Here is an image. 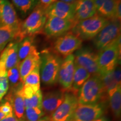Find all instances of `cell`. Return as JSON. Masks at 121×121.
I'll return each mask as SVG.
<instances>
[{
    "label": "cell",
    "mask_w": 121,
    "mask_h": 121,
    "mask_svg": "<svg viewBox=\"0 0 121 121\" xmlns=\"http://www.w3.org/2000/svg\"><path fill=\"white\" fill-rule=\"evenodd\" d=\"M9 88L7 72L0 71V101L6 94Z\"/></svg>",
    "instance_id": "cell-31"
},
{
    "label": "cell",
    "mask_w": 121,
    "mask_h": 121,
    "mask_svg": "<svg viewBox=\"0 0 121 121\" xmlns=\"http://www.w3.org/2000/svg\"><path fill=\"white\" fill-rule=\"evenodd\" d=\"M94 121H109V120L106 117H103H103L99 118L96 119V120H95Z\"/></svg>",
    "instance_id": "cell-38"
},
{
    "label": "cell",
    "mask_w": 121,
    "mask_h": 121,
    "mask_svg": "<svg viewBox=\"0 0 121 121\" xmlns=\"http://www.w3.org/2000/svg\"><path fill=\"white\" fill-rule=\"evenodd\" d=\"M108 95L110 109L115 117L118 118L121 113V85L117 86Z\"/></svg>",
    "instance_id": "cell-24"
},
{
    "label": "cell",
    "mask_w": 121,
    "mask_h": 121,
    "mask_svg": "<svg viewBox=\"0 0 121 121\" xmlns=\"http://www.w3.org/2000/svg\"><path fill=\"white\" fill-rule=\"evenodd\" d=\"M75 65L85 69L90 75L99 76L98 65V54L88 48H80L75 55Z\"/></svg>",
    "instance_id": "cell-8"
},
{
    "label": "cell",
    "mask_w": 121,
    "mask_h": 121,
    "mask_svg": "<svg viewBox=\"0 0 121 121\" xmlns=\"http://www.w3.org/2000/svg\"><path fill=\"white\" fill-rule=\"evenodd\" d=\"M118 20H109L93 39L94 44L98 50H102L121 37V24Z\"/></svg>",
    "instance_id": "cell-6"
},
{
    "label": "cell",
    "mask_w": 121,
    "mask_h": 121,
    "mask_svg": "<svg viewBox=\"0 0 121 121\" xmlns=\"http://www.w3.org/2000/svg\"><path fill=\"white\" fill-rule=\"evenodd\" d=\"M20 121H25V120H24V119H22V120H20ZM37 121H50L49 116H44V117H43L42 118L39 119V120Z\"/></svg>",
    "instance_id": "cell-36"
},
{
    "label": "cell",
    "mask_w": 121,
    "mask_h": 121,
    "mask_svg": "<svg viewBox=\"0 0 121 121\" xmlns=\"http://www.w3.org/2000/svg\"><path fill=\"white\" fill-rule=\"evenodd\" d=\"M56 1L57 0H40V3L39 4L40 6L45 10L50 5H51Z\"/></svg>",
    "instance_id": "cell-33"
},
{
    "label": "cell",
    "mask_w": 121,
    "mask_h": 121,
    "mask_svg": "<svg viewBox=\"0 0 121 121\" xmlns=\"http://www.w3.org/2000/svg\"><path fill=\"white\" fill-rule=\"evenodd\" d=\"M108 22V20L96 13L93 17L76 24L72 28V31L82 40L93 39Z\"/></svg>",
    "instance_id": "cell-4"
},
{
    "label": "cell",
    "mask_w": 121,
    "mask_h": 121,
    "mask_svg": "<svg viewBox=\"0 0 121 121\" xmlns=\"http://www.w3.org/2000/svg\"><path fill=\"white\" fill-rule=\"evenodd\" d=\"M0 112L6 117L13 114V108L10 102L6 100L0 104Z\"/></svg>",
    "instance_id": "cell-32"
},
{
    "label": "cell",
    "mask_w": 121,
    "mask_h": 121,
    "mask_svg": "<svg viewBox=\"0 0 121 121\" xmlns=\"http://www.w3.org/2000/svg\"><path fill=\"white\" fill-rule=\"evenodd\" d=\"M105 107L102 103L78 104L71 121H94L103 116Z\"/></svg>",
    "instance_id": "cell-9"
},
{
    "label": "cell",
    "mask_w": 121,
    "mask_h": 121,
    "mask_svg": "<svg viewBox=\"0 0 121 121\" xmlns=\"http://www.w3.org/2000/svg\"><path fill=\"white\" fill-rule=\"evenodd\" d=\"M121 0L117 1V5H116V20L121 22Z\"/></svg>",
    "instance_id": "cell-34"
},
{
    "label": "cell",
    "mask_w": 121,
    "mask_h": 121,
    "mask_svg": "<svg viewBox=\"0 0 121 121\" xmlns=\"http://www.w3.org/2000/svg\"><path fill=\"white\" fill-rule=\"evenodd\" d=\"M0 121H20V120L13 113V114L10 115V116L4 117Z\"/></svg>",
    "instance_id": "cell-35"
},
{
    "label": "cell",
    "mask_w": 121,
    "mask_h": 121,
    "mask_svg": "<svg viewBox=\"0 0 121 121\" xmlns=\"http://www.w3.org/2000/svg\"><path fill=\"white\" fill-rule=\"evenodd\" d=\"M19 27L0 26V52L11 40H16Z\"/></svg>",
    "instance_id": "cell-23"
},
{
    "label": "cell",
    "mask_w": 121,
    "mask_h": 121,
    "mask_svg": "<svg viewBox=\"0 0 121 121\" xmlns=\"http://www.w3.org/2000/svg\"><path fill=\"white\" fill-rule=\"evenodd\" d=\"M75 4L57 1L45 10L47 17H57L73 21Z\"/></svg>",
    "instance_id": "cell-13"
},
{
    "label": "cell",
    "mask_w": 121,
    "mask_h": 121,
    "mask_svg": "<svg viewBox=\"0 0 121 121\" xmlns=\"http://www.w3.org/2000/svg\"><path fill=\"white\" fill-rule=\"evenodd\" d=\"M82 40L72 33H68L58 38L54 45L57 53L67 57L79 49L82 46Z\"/></svg>",
    "instance_id": "cell-11"
},
{
    "label": "cell",
    "mask_w": 121,
    "mask_h": 121,
    "mask_svg": "<svg viewBox=\"0 0 121 121\" xmlns=\"http://www.w3.org/2000/svg\"><path fill=\"white\" fill-rule=\"evenodd\" d=\"M5 115H4V114H3L2 113H1V112H0V121L1 120V119L4 118V117H5Z\"/></svg>",
    "instance_id": "cell-39"
},
{
    "label": "cell",
    "mask_w": 121,
    "mask_h": 121,
    "mask_svg": "<svg viewBox=\"0 0 121 121\" xmlns=\"http://www.w3.org/2000/svg\"><path fill=\"white\" fill-rule=\"evenodd\" d=\"M78 104L77 96L70 92H66L63 102L51 116V121H71Z\"/></svg>",
    "instance_id": "cell-7"
},
{
    "label": "cell",
    "mask_w": 121,
    "mask_h": 121,
    "mask_svg": "<svg viewBox=\"0 0 121 121\" xmlns=\"http://www.w3.org/2000/svg\"><path fill=\"white\" fill-rule=\"evenodd\" d=\"M40 65L38 66L31 73L27 76L23 84V85L31 87L36 92L40 90Z\"/></svg>",
    "instance_id": "cell-26"
},
{
    "label": "cell",
    "mask_w": 121,
    "mask_h": 121,
    "mask_svg": "<svg viewBox=\"0 0 121 121\" xmlns=\"http://www.w3.org/2000/svg\"><path fill=\"white\" fill-rule=\"evenodd\" d=\"M75 25L73 20L57 17H49L47 19L44 26V32L48 37H58L72 29Z\"/></svg>",
    "instance_id": "cell-10"
},
{
    "label": "cell",
    "mask_w": 121,
    "mask_h": 121,
    "mask_svg": "<svg viewBox=\"0 0 121 121\" xmlns=\"http://www.w3.org/2000/svg\"><path fill=\"white\" fill-rule=\"evenodd\" d=\"M18 46L19 42H10L6 47L2 50L0 56V71L7 72L19 63Z\"/></svg>",
    "instance_id": "cell-14"
},
{
    "label": "cell",
    "mask_w": 121,
    "mask_h": 121,
    "mask_svg": "<svg viewBox=\"0 0 121 121\" xmlns=\"http://www.w3.org/2000/svg\"><path fill=\"white\" fill-rule=\"evenodd\" d=\"M116 1H119V0H115Z\"/></svg>",
    "instance_id": "cell-40"
},
{
    "label": "cell",
    "mask_w": 121,
    "mask_h": 121,
    "mask_svg": "<svg viewBox=\"0 0 121 121\" xmlns=\"http://www.w3.org/2000/svg\"><path fill=\"white\" fill-rule=\"evenodd\" d=\"M42 99H43V95H42L41 90H39L30 98L24 99L25 108H42Z\"/></svg>",
    "instance_id": "cell-29"
},
{
    "label": "cell",
    "mask_w": 121,
    "mask_h": 121,
    "mask_svg": "<svg viewBox=\"0 0 121 121\" xmlns=\"http://www.w3.org/2000/svg\"><path fill=\"white\" fill-rule=\"evenodd\" d=\"M105 93L100 76H92L86 80L78 91V104H90L99 102Z\"/></svg>",
    "instance_id": "cell-3"
},
{
    "label": "cell",
    "mask_w": 121,
    "mask_h": 121,
    "mask_svg": "<svg viewBox=\"0 0 121 121\" xmlns=\"http://www.w3.org/2000/svg\"><path fill=\"white\" fill-rule=\"evenodd\" d=\"M36 1H39V0H36Z\"/></svg>",
    "instance_id": "cell-41"
},
{
    "label": "cell",
    "mask_w": 121,
    "mask_h": 121,
    "mask_svg": "<svg viewBox=\"0 0 121 121\" xmlns=\"http://www.w3.org/2000/svg\"><path fill=\"white\" fill-rule=\"evenodd\" d=\"M45 113L42 108H26L24 113V120L26 121H37L44 117Z\"/></svg>",
    "instance_id": "cell-30"
},
{
    "label": "cell",
    "mask_w": 121,
    "mask_h": 121,
    "mask_svg": "<svg viewBox=\"0 0 121 121\" xmlns=\"http://www.w3.org/2000/svg\"><path fill=\"white\" fill-rule=\"evenodd\" d=\"M41 60L39 53L34 47L31 53L19 64V72L21 82L24 84V80L29 74L31 73L39 65H40Z\"/></svg>",
    "instance_id": "cell-18"
},
{
    "label": "cell",
    "mask_w": 121,
    "mask_h": 121,
    "mask_svg": "<svg viewBox=\"0 0 121 121\" xmlns=\"http://www.w3.org/2000/svg\"><path fill=\"white\" fill-rule=\"evenodd\" d=\"M22 86L16 87L13 90L12 93H10L7 96L6 100L10 102L14 112V114L20 121L24 119L25 113L24 98L21 93V89Z\"/></svg>",
    "instance_id": "cell-19"
},
{
    "label": "cell",
    "mask_w": 121,
    "mask_h": 121,
    "mask_svg": "<svg viewBox=\"0 0 121 121\" xmlns=\"http://www.w3.org/2000/svg\"><path fill=\"white\" fill-rule=\"evenodd\" d=\"M59 1H62V2L69 3V4H75L78 0H59Z\"/></svg>",
    "instance_id": "cell-37"
},
{
    "label": "cell",
    "mask_w": 121,
    "mask_h": 121,
    "mask_svg": "<svg viewBox=\"0 0 121 121\" xmlns=\"http://www.w3.org/2000/svg\"><path fill=\"white\" fill-rule=\"evenodd\" d=\"M47 17L45 10L38 4L23 22H21L16 42H20L28 37H33L43 30L46 22Z\"/></svg>",
    "instance_id": "cell-1"
},
{
    "label": "cell",
    "mask_w": 121,
    "mask_h": 121,
    "mask_svg": "<svg viewBox=\"0 0 121 121\" xmlns=\"http://www.w3.org/2000/svg\"><path fill=\"white\" fill-rule=\"evenodd\" d=\"M19 64H18L12 69H9L7 71V78H8L9 84L14 89L20 86L23 85L21 82L20 76L19 72Z\"/></svg>",
    "instance_id": "cell-28"
},
{
    "label": "cell",
    "mask_w": 121,
    "mask_h": 121,
    "mask_svg": "<svg viewBox=\"0 0 121 121\" xmlns=\"http://www.w3.org/2000/svg\"><path fill=\"white\" fill-rule=\"evenodd\" d=\"M121 37L100 51L98 54V65L100 75L116 69L120 59Z\"/></svg>",
    "instance_id": "cell-5"
},
{
    "label": "cell",
    "mask_w": 121,
    "mask_h": 121,
    "mask_svg": "<svg viewBox=\"0 0 121 121\" xmlns=\"http://www.w3.org/2000/svg\"><path fill=\"white\" fill-rule=\"evenodd\" d=\"M11 1L15 6L24 15L33 10L39 4L36 0H11Z\"/></svg>",
    "instance_id": "cell-27"
},
{
    "label": "cell",
    "mask_w": 121,
    "mask_h": 121,
    "mask_svg": "<svg viewBox=\"0 0 121 121\" xmlns=\"http://www.w3.org/2000/svg\"><path fill=\"white\" fill-rule=\"evenodd\" d=\"M94 1L96 14L109 21L116 20L117 1L115 0H94Z\"/></svg>",
    "instance_id": "cell-20"
},
{
    "label": "cell",
    "mask_w": 121,
    "mask_h": 121,
    "mask_svg": "<svg viewBox=\"0 0 121 121\" xmlns=\"http://www.w3.org/2000/svg\"><path fill=\"white\" fill-rule=\"evenodd\" d=\"M100 78L102 80L105 93H110L119 85H121V73L120 68L116 67L111 71L100 74Z\"/></svg>",
    "instance_id": "cell-21"
},
{
    "label": "cell",
    "mask_w": 121,
    "mask_h": 121,
    "mask_svg": "<svg viewBox=\"0 0 121 121\" xmlns=\"http://www.w3.org/2000/svg\"><path fill=\"white\" fill-rule=\"evenodd\" d=\"M75 69V57L72 54L62 61L58 72V81L65 92H69L71 88Z\"/></svg>",
    "instance_id": "cell-12"
},
{
    "label": "cell",
    "mask_w": 121,
    "mask_h": 121,
    "mask_svg": "<svg viewBox=\"0 0 121 121\" xmlns=\"http://www.w3.org/2000/svg\"><path fill=\"white\" fill-rule=\"evenodd\" d=\"M66 92L63 90H56L47 93L43 96L42 109L47 114L51 116L63 102Z\"/></svg>",
    "instance_id": "cell-16"
},
{
    "label": "cell",
    "mask_w": 121,
    "mask_h": 121,
    "mask_svg": "<svg viewBox=\"0 0 121 121\" xmlns=\"http://www.w3.org/2000/svg\"><path fill=\"white\" fill-rule=\"evenodd\" d=\"M21 22L9 0H0V26L19 27Z\"/></svg>",
    "instance_id": "cell-15"
},
{
    "label": "cell",
    "mask_w": 121,
    "mask_h": 121,
    "mask_svg": "<svg viewBox=\"0 0 121 121\" xmlns=\"http://www.w3.org/2000/svg\"><path fill=\"white\" fill-rule=\"evenodd\" d=\"M96 13L94 0H78L75 4L73 22H78L93 17Z\"/></svg>",
    "instance_id": "cell-17"
},
{
    "label": "cell",
    "mask_w": 121,
    "mask_h": 121,
    "mask_svg": "<svg viewBox=\"0 0 121 121\" xmlns=\"http://www.w3.org/2000/svg\"><path fill=\"white\" fill-rule=\"evenodd\" d=\"M90 76V74L85 69L75 65L71 88L69 92L78 96L80 88Z\"/></svg>",
    "instance_id": "cell-22"
},
{
    "label": "cell",
    "mask_w": 121,
    "mask_h": 121,
    "mask_svg": "<svg viewBox=\"0 0 121 121\" xmlns=\"http://www.w3.org/2000/svg\"><path fill=\"white\" fill-rule=\"evenodd\" d=\"M35 47L33 37H28L19 43L18 59L19 63L29 56Z\"/></svg>",
    "instance_id": "cell-25"
},
{
    "label": "cell",
    "mask_w": 121,
    "mask_h": 121,
    "mask_svg": "<svg viewBox=\"0 0 121 121\" xmlns=\"http://www.w3.org/2000/svg\"><path fill=\"white\" fill-rule=\"evenodd\" d=\"M40 79L46 85H54L58 81L61 58L57 54L46 50L40 56Z\"/></svg>",
    "instance_id": "cell-2"
}]
</instances>
